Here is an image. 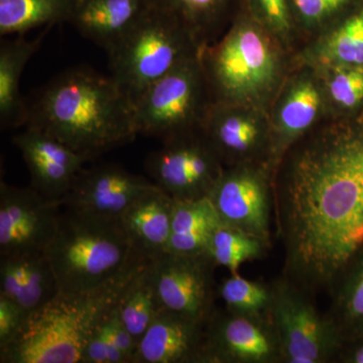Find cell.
I'll return each instance as SVG.
<instances>
[{
    "label": "cell",
    "mask_w": 363,
    "mask_h": 363,
    "mask_svg": "<svg viewBox=\"0 0 363 363\" xmlns=\"http://www.w3.org/2000/svg\"><path fill=\"white\" fill-rule=\"evenodd\" d=\"M220 224L209 198L175 200L167 252L189 257L207 255L212 235Z\"/></svg>",
    "instance_id": "obj_24"
},
{
    "label": "cell",
    "mask_w": 363,
    "mask_h": 363,
    "mask_svg": "<svg viewBox=\"0 0 363 363\" xmlns=\"http://www.w3.org/2000/svg\"><path fill=\"white\" fill-rule=\"evenodd\" d=\"M321 81L326 104L350 113L363 105V66H338L315 70Z\"/></svg>",
    "instance_id": "obj_30"
},
{
    "label": "cell",
    "mask_w": 363,
    "mask_h": 363,
    "mask_svg": "<svg viewBox=\"0 0 363 363\" xmlns=\"http://www.w3.org/2000/svg\"><path fill=\"white\" fill-rule=\"evenodd\" d=\"M348 362L354 363H363V344L358 346L357 350L351 351Z\"/></svg>",
    "instance_id": "obj_37"
},
{
    "label": "cell",
    "mask_w": 363,
    "mask_h": 363,
    "mask_svg": "<svg viewBox=\"0 0 363 363\" xmlns=\"http://www.w3.org/2000/svg\"><path fill=\"white\" fill-rule=\"evenodd\" d=\"M175 199L161 188L142 196L121 218L136 252L154 259L168 250Z\"/></svg>",
    "instance_id": "obj_21"
},
{
    "label": "cell",
    "mask_w": 363,
    "mask_h": 363,
    "mask_svg": "<svg viewBox=\"0 0 363 363\" xmlns=\"http://www.w3.org/2000/svg\"><path fill=\"white\" fill-rule=\"evenodd\" d=\"M200 57L214 102L262 108L281 82L279 43L242 0L228 32L217 44L203 48Z\"/></svg>",
    "instance_id": "obj_4"
},
{
    "label": "cell",
    "mask_w": 363,
    "mask_h": 363,
    "mask_svg": "<svg viewBox=\"0 0 363 363\" xmlns=\"http://www.w3.org/2000/svg\"><path fill=\"white\" fill-rule=\"evenodd\" d=\"M200 52L187 28L156 6L107 51L111 78L133 104L150 86Z\"/></svg>",
    "instance_id": "obj_6"
},
{
    "label": "cell",
    "mask_w": 363,
    "mask_h": 363,
    "mask_svg": "<svg viewBox=\"0 0 363 363\" xmlns=\"http://www.w3.org/2000/svg\"><path fill=\"white\" fill-rule=\"evenodd\" d=\"M154 6L152 0H76L69 23L107 52Z\"/></svg>",
    "instance_id": "obj_20"
},
{
    "label": "cell",
    "mask_w": 363,
    "mask_h": 363,
    "mask_svg": "<svg viewBox=\"0 0 363 363\" xmlns=\"http://www.w3.org/2000/svg\"><path fill=\"white\" fill-rule=\"evenodd\" d=\"M200 54L191 57L150 86L135 104L138 135L162 142L201 130L213 104Z\"/></svg>",
    "instance_id": "obj_7"
},
{
    "label": "cell",
    "mask_w": 363,
    "mask_h": 363,
    "mask_svg": "<svg viewBox=\"0 0 363 363\" xmlns=\"http://www.w3.org/2000/svg\"><path fill=\"white\" fill-rule=\"evenodd\" d=\"M215 266L208 255L162 253L150 260L161 309L208 324L215 311Z\"/></svg>",
    "instance_id": "obj_11"
},
{
    "label": "cell",
    "mask_w": 363,
    "mask_h": 363,
    "mask_svg": "<svg viewBox=\"0 0 363 363\" xmlns=\"http://www.w3.org/2000/svg\"><path fill=\"white\" fill-rule=\"evenodd\" d=\"M274 172L267 162L225 167L208 195L221 223L271 247Z\"/></svg>",
    "instance_id": "obj_9"
},
{
    "label": "cell",
    "mask_w": 363,
    "mask_h": 363,
    "mask_svg": "<svg viewBox=\"0 0 363 363\" xmlns=\"http://www.w3.org/2000/svg\"><path fill=\"white\" fill-rule=\"evenodd\" d=\"M150 260L142 255L123 274L95 290L60 292L26 318L18 335L0 350V362L81 363L93 332Z\"/></svg>",
    "instance_id": "obj_3"
},
{
    "label": "cell",
    "mask_w": 363,
    "mask_h": 363,
    "mask_svg": "<svg viewBox=\"0 0 363 363\" xmlns=\"http://www.w3.org/2000/svg\"><path fill=\"white\" fill-rule=\"evenodd\" d=\"M154 6L180 21L203 48L207 38L236 13L241 0H152Z\"/></svg>",
    "instance_id": "obj_26"
},
{
    "label": "cell",
    "mask_w": 363,
    "mask_h": 363,
    "mask_svg": "<svg viewBox=\"0 0 363 363\" xmlns=\"http://www.w3.org/2000/svg\"><path fill=\"white\" fill-rule=\"evenodd\" d=\"M260 26L279 43L286 44L296 30L291 0H242Z\"/></svg>",
    "instance_id": "obj_31"
},
{
    "label": "cell",
    "mask_w": 363,
    "mask_h": 363,
    "mask_svg": "<svg viewBox=\"0 0 363 363\" xmlns=\"http://www.w3.org/2000/svg\"><path fill=\"white\" fill-rule=\"evenodd\" d=\"M30 176V187L51 201H61L70 190L87 157L54 136L33 126L13 138Z\"/></svg>",
    "instance_id": "obj_17"
},
{
    "label": "cell",
    "mask_w": 363,
    "mask_h": 363,
    "mask_svg": "<svg viewBox=\"0 0 363 363\" xmlns=\"http://www.w3.org/2000/svg\"><path fill=\"white\" fill-rule=\"evenodd\" d=\"M105 319L90 336L81 363H128L121 351L109 338L105 328Z\"/></svg>",
    "instance_id": "obj_34"
},
{
    "label": "cell",
    "mask_w": 363,
    "mask_h": 363,
    "mask_svg": "<svg viewBox=\"0 0 363 363\" xmlns=\"http://www.w3.org/2000/svg\"><path fill=\"white\" fill-rule=\"evenodd\" d=\"M162 143L145 161L152 181L175 200L208 197L225 167L202 130L174 136Z\"/></svg>",
    "instance_id": "obj_10"
},
{
    "label": "cell",
    "mask_w": 363,
    "mask_h": 363,
    "mask_svg": "<svg viewBox=\"0 0 363 363\" xmlns=\"http://www.w3.org/2000/svg\"><path fill=\"white\" fill-rule=\"evenodd\" d=\"M362 0H291L296 26L323 30Z\"/></svg>",
    "instance_id": "obj_32"
},
{
    "label": "cell",
    "mask_w": 363,
    "mask_h": 363,
    "mask_svg": "<svg viewBox=\"0 0 363 363\" xmlns=\"http://www.w3.org/2000/svg\"><path fill=\"white\" fill-rule=\"evenodd\" d=\"M321 32L306 52L309 67L363 66V0Z\"/></svg>",
    "instance_id": "obj_22"
},
{
    "label": "cell",
    "mask_w": 363,
    "mask_h": 363,
    "mask_svg": "<svg viewBox=\"0 0 363 363\" xmlns=\"http://www.w3.org/2000/svg\"><path fill=\"white\" fill-rule=\"evenodd\" d=\"M225 309L235 314L269 319L272 286L230 274L217 288Z\"/></svg>",
    "instance_id": "obj_29"
},
{
    "label": "cell",
    "mask_w": 363,
    "mask_h": 363,
    "mask_svg": "<svg viewBox=\"0 0 363 363\" xmlns=\"http://www.w3.org/2000/svg\"><path fill=\"white\" fill-rule=\"evenodd\" d=\"M161 310L152 279L150 260L131 281L118 303V312L126 328L140 342Z\"/></svg>",
    "instance_id": "obj_27"
},
{
    "label": "cell",
    "mask_w": 363,
    "mask_h": 363,
    "mask_svg": "<svg viewBox=\"0 0 363 363\" xmlns=\"http://www.w3.org/2000/svg\"><path fill=\"white\" fill-rule=\"evenodd\" d=\"M286 279L330 291L363 247V128L329 124L286 152L274 175Z\"/></svg>",
    "instance_id": "obj_1"
},
{
    "label": "cell",
    "mask_w": 363,
    "mask_h": 363,
    "mask_svg": "<svg viewBox=\"0 0 363 363\" xmlns=\"http://www.w3.org/2000/svg\"><path fill=\"white\" fill-rule=\"evenodd\" d=\"M206 326L160 310L138 342L135 363H205Z\"/></svg>",
    "instance_id": "obj_18"
},
{
    "label": "cell",
    "mask_w": 363,
    "mask_h": 363,
    "mask_svg": "<svg viewBox=\"0 0 363 363\" xmlns=\"http://www.w3.org/2000/svg\"><path fill=\"white\" fill-rule=\"evenodd\" d=\"M25 321V315L20 307L0 295V350L18 335Z\"/></svg>",
    "instance_id": "obj_36"
},
{
    "label": "cell",
    "mask_w": 363,
    "mask_h": 363,
    "mask_svg": "<svg viewBox=\"0 0 363 363\" xmlns=\"http://www.w3.org/2000/svg\"><path fill=\"white\" fill-rule=\"evenodd\" d=\"M44 252L62 293L87 292L106 285L143 255L121 220L70 210L61 214L56 236Z\"/></svg>",
    "instance_id": "obj_5"
},
{
    "label": "cell",
    "mask_w": 363,
    "mask_h": 363,
    "mask_svg": "<svg viewBox=\"0 0 363 363\" xmlns=\"http://www.w3.org/2000/svg\"><path fill=\"white\" fill-rule=\"evenodd\" d=\"M60 203L33 187L0 184V257L45 252L58 231Z\"/></svg>",
    "instance_id": "obj_13"
},
{
    "label": "cell",
    "mask_w": 363,
    "mask_h": 363,
    "mask_svg": "<svg viewBox=\"0 0 363 363\" xmlns=\"http://www.w3.org/2000/svg\"><path fill=\"white\" fill-rule=\"evenodd\" d=\"M60 293L44 252L0 257V295L20 307L26 319Z\"/></svg>",
    "instance_id": "obj_19"
},
{
    "label": "cell",
    "mask_w": 363,
    "mask_h": 363,
    "mask_svg": "<svg viewBox=\"0 0 363 363\" xmlns=\"http://www.w3.org/2000/svg\"><path fill=\"white\" fill-rule=\"evenodd\" d=\"M76 0H0V35H23L42 26L69 23Z\"/></svg>",
    "instance_id": "obj_25"
},
{
    "label": "cell",
    "mask_w": 363,
    "mask_h": 363,
    "mask_svg": "<svg viewBox=\"0 0 363 363\" xmlns=\"http://www.w3.org/2000/svg\"><path fill=\"white\" fill-rule=\"evenodd\" d=\"M44 33L33 40L23 35L2 40L0 45V124L2 130L26 126L28 101L21 96V78L26 64L38 52Z\"/></svg>",
    "instance_id": "obj_23"
},
{
    "label": "cell",
    "mask_w": 363,
    "mask_h": 363,
    "mask_svg": "<svg viewBox=\"0 0 363 363\" xmlns=\"http://www.w3.org/2000/svg\"><path fill=\"white\" fill-rule=\"evenodd\" d=\"M277 362L281 351L269 319L215 311L206 326L205 363Z\"/></svg>",
    "instance_id": "obj_15"
},
{
    "label": "cell",
    "mask_w": 363,
    "mask_h": 363,
    "mask_svg": "<svg viewBox=\"0 0 363 363\" xmlns=\"http://www.w3.org/2000/svg\"><path fill=\"white\" fill-rule=\"evenodd\" d=\"M157 188L154 182L135 175L116 164L83 169L61 207L77 213L121 220L142 196Z\"/></svg>",
    "instance_id": "obj_14"
},
{
    "label": "cell",
    "mask_w": 363,
    "mask_h": 363,
    "mask_svg": "<svg viewBox=\"0 0 363 363\" xmlns=\"http://www.w3.org/2000/svg\"><path fill=\"white\" fill-rule=\"evenodd\" d=\"M326 105L317 72L297 74L284 86L269 118L271 166L274 172L286 152L301 138L311 133Z\"/></svg>",
    "instance_id": "obj_16"
},
{
    "label": "cell",
    "mask_w": 363,
    "mask_h": 363,
    "mask_svg": "<svg viewBox=\"0 0 363 363\" xmlns=\"http://www.w3.org/2000/svg\"><path fill=\"white\" fill-rule=\"evenodd\" d=\"M201 130L224 167L252 162L271 166V123L262 108L213 102Z\"/></svg>",
    "instance_id": "obj_12"
},
{
    "label": "cell",
    "mask_w": 363,
    "mask_h": 363,
    "mask_svg": "<svg viewBox=\"0 0 363 363\" xmlns=\"http://www.w3.org/2000/svg\"><path fill=\"white\" fill-rule=\"evenodd\" d=\"M26 126L54 136L88 160L133 142L135 104L111 77L87 69L60 74L28 101Z\"/></svg>",
    "instance_id": "obj_2"
},
{
    "label": "cell",
    "mask_w": 363,
    "mask_h": 363,
    "mask_svg": "<svg viewBox=\"0 0 363 363\" xmlns=\"http://www.w3.org/2000/svg\"><path fill=\"white\" fill-rule=\"evenodd\" d=\"M119 303V302H118ZM105 328L114 345L121 351L128 363H135L138 341L126 328L118 312V304L111 310L105 319Z\"/></svg>",
    "instance_id": "obj_35"
},
{
    "label": "cell",
    "mask_w": 363,
    "mask_h": 363,
    "mask_svg": "<svg viewBox=\"0 0 363 363\" xmlns=\"http://www.w3.org/2000/svg\"><path fill=\"white\" fill-rule=\"evenodd\" d=\"M327 316L340 338L348 326L363 324V266L336 294L332 311Z\"/></svg>",
    "instance_id": "obj_33"
},
{
    "label": "cell",
    "mask_w": 363,
    "mask_h": 363,
    "mask_svg": "<svg viewBox=\"0 0 363 363\" xmlns=\"http://www.w3.org/2000/svg\"><path fill=\"white\" fill-rule=\"evenodd\" d=\"M269 248L252 234L221 223L212 235L207 255L215 266L236 274L243 264L259 259Z\"/></svg>",
    "instance_id": "obj_28"
},
{
    "label": "cell",
    "mask_w": 363,
    "mask_h": 363,
    "mask_svg": "<svg viewBox=\"0 0 363 363\" xmlns=\"http://www.w3.org/2000/svg\"><path fill=\"white\" fill-rule=\"evenodd\" d=\"M309 293L288 279L272 285L269 321L278 338L281 362L325 363L341 348L330 318L321 315Z\"/></svg>",
    "instance_id": "obj_8"
}]
</instances>
